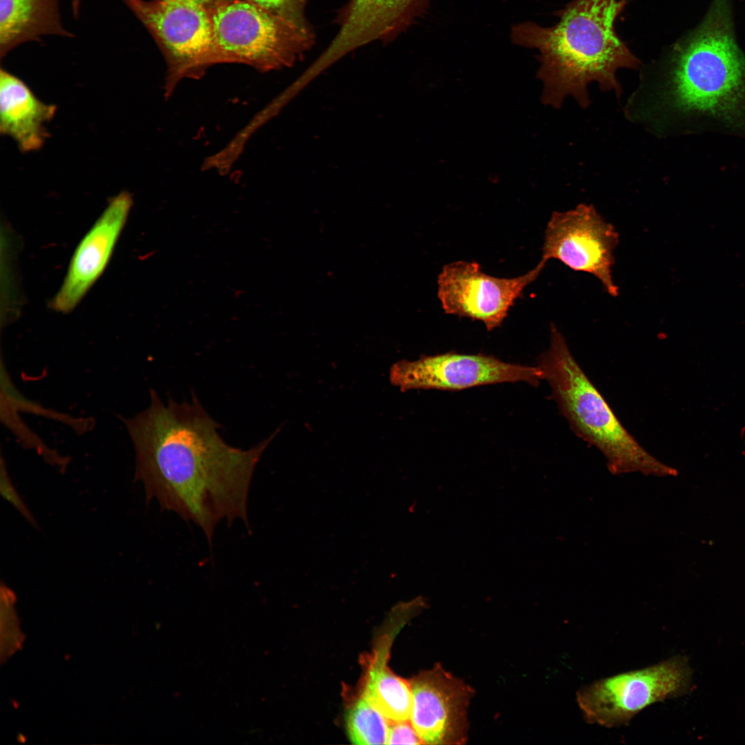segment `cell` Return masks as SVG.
<instances>
[{"label": "cell", "instance_id": "6da1fadb", "mask_svg": "<svg viewBox=\"0 0 745 745\" xmlns=\"http://www.w3.org/2000/svg\"><path fill=\"white\" fill-rule=\"evenodd\" d=\"M150 395L147 408L122 418L135 450L134 479L143 485L147 502L155 499L161 509L194 522L210 542L222 520L247 525L255 469L279 430L243 450L222 439L219 424L195 395L167 404L155 390Z\"/></svg>", "mask_w": 745, "mask_h": 745}, {"label": "cell", "instance_id": "7a4b0ae2", "mask_svg": "<svg viewBox=\"0 0 745 745\" xmlns=\"http://www.w3.org/2000/svg\"><path fill=\"white\" fill-rule=\"evenodd\" d=\"M731 0H713L702 23L642 75L626 107L660 135L717 132L745 139V54Z\"/></svg>", "mask_w": 745, "mask_h": 745}, {"label": "cell", "instance_id": "3957f363", "mask_svg": "<svg viewBox=\"0 0 745 745\" xmlns=\"http://www.w3.org/2000/svg\"><path fill=\"white\" fill-rule=\"evenodd\" d=\"M626 4V0H574L557 12L559 21L553 26L526 22L513 28L515 43L539 52L537 77L543 82L544 104L558 108L572 97L586 108L592 82L619 97L616 72L637 69L641 63L615 29Z\"/></svg>", "mask_w": 745, "mask_h": 745}, {"label": "cell", "instance_id": "277c9868", "mask_svg": "<svg viewBox=\"0 0 745 745\" xmlns=\"http://www.w3.org/2000/svg\"><path fill=\"white\" fill-rule=\"evenodd\" d=\"M537 366L553 399L574 432L597 448L613 474L639 472L655 476L677 471L647 452L627 431L578 364L560 331L550 326L548 348Z\"/></svg>", "mask_w": 745, "mask_h": 745}, {"label": "cell", "instance_id": "5b68a950", "mask_svg": "<svg viewBox=\"0 0 745 745\" xmlns=\"http://www.w3.org/2000/svg\"><path fill=\"white\" fill-rule=\"evenodd\" d=\"M213 63H239L260 71L290 66L314 43L305 31L248 0H230L210 11Z\"/></svg>", "mask_w": 745, "mask_h": 745}, {"label": "cell", "instance_id": "8992f818", "mask_svg": "<svg viewBox=\"0 0 745 745\" xmlns=\"http://www.w3.org/2000/svg\"><path fill=\"white\" fill-rule=\"evenodd\" d=\"M692 675L688 658L677 655L584 686L576 700L587 723L619 727L650 705L688 693Z\"/></svg>", "mask_w": 745, "mask_h": 745}, {"label": "cell", "instance_id": "52a82bcc", "mask_svg": "<svg viewBox=\"0 0 745 745\" xmlns=\"http://www.w3.org/2000/svg\"><path fill=\"white\" fill-rule=\"evenodd\" d=\"M157 42L166 61L165 95L184 78H199L213 65L210 12L171 0H123Z\"/></svg>", "mask_w": 745, "mask_h": 745}, {"label": "cell", "instance_id": "ba28073f", "mask_svg": "<svg viewBox=\"0 0 745 745\" xmlns=\"http://www.w3.org/2000/svg\"><path fill=\"white\" fill-rule=\"evenodd\" d=\"M619 234L592 205L554 212L547 223L540 261H560L575 271L595 276L613 297L619 288L612 276Z\"/></svg>", "mask_w": 745, "mask_h": 745}, {"label": "cell", "instance_id": "9c48e42d", "mask_svg": "<svg viewBox=\"0 0 745 745\" xmlns=\"http://www.w3.org/2000/svg\"><path fill=\"white\" fill-rule=\"evenodd\" d=\"M391 384L402 391L411 389L460 390L504 382L537 386L542 372L537 366L505 362L492 355L450 352L401 360L390 370Z\"/></svg>", "mask_w": 745, "mask_h": 745}, {"label": "cell", "instance_id": "30bf717a", "mask_svg": "<svg viewBox=\"0 0 745 745\" xmlns=\"http://www.w3.org/2000/svg\"><path fill=\"white\" fill-rule=\"evenodd\" d=\"M546 264L513 278L484 272L476 262L457 261L445 265L438 276L437 296L446 313L482 321L490 331L499 326L509 309Z\"/></svg>", "mask_w": 745, "mask_h": 745}, {"label": "cell", "instance_id": "8fae6325", "mask_svg": "<svg viewBox=\"0 0 745 745\" xmlns=\"http://www.w3.org/2000/svg\"><path fill=\"white\" fill-rule=\"evenodd\" d=\"M409 681L413 693L410 721L424 744H465L474 688L440 663Z\"/></svg>", "mask_w": 745, "mask_h": 745}, {"label": "cell", "instance_id": "7c38bea8", "mask_svg": "<svg viewBox=\"0 0 745 745\" xmlns=\"http://www.w3.org/2000/svg\"><path fill=\"white\" fill-rule=\"evenodd\" d=\"M428 0H349L339 12V29L315 61L319 70L368 43L386 42L408 28Z\"/></svg>", "mask_w": 745, "mask_h": 745}, {"label": "cell", "instance_id": "4fadbf2b", "mask_svg": "<svg viewBox=\"0 0 745 745\" xmlns=\"http://www.w3.org/2000/svg\"><path fill=\"white\" fill-rule=\"evenodd\" d=\"M133 200L127 191L112 197L75 249L63 283L50 302L56 312L68 313L80 303L107 266L126 224Z\"/></svg>", "mask_w": 745, "mask_h": 745}, {"label": "cell", "instance_id": "5bb4252c", "mask_svg": "<svg viewBox=\"0 0 745 745\" xmlns=\"http://www.w3.org/2000/svg\"><path fill=\"white\" fill-rule=\"evenodd\" d=\"M57 106L40 100L20 78L1 68L0 133L12 139L21 152L39 150L49 137L46 124Z\"/></svg>", "mask_w": 745, "mask_h": 745}, {"label": "cell", "instance_id": "9a60e30c", "mask_svg": "<svg viewBox=\"0 0 745 745\" xmlns=\"http://www.w3.org/2000/svg\"><path fill=\"white\" fill-rule=\"evenodd\" d=\"M60 0H0V57L43 37H71L61 19Z\"/></svg>", "mask_w": 745, "mask_h": 745}, {"label": "cell", "instance_id": "2e32d148", "mask_svg": "<svg viewBox=\"0 0 745 745\" xmlns=\"http://www.w3.org/2000/svg\"><path fill=\"white\" fill-rule=\"evenodd\" d=\"M388 652L386 646L375 653L362 695L390 722L410 720L413 705L410 683L388 668Z\"/></svg>", "mask_w": 745, "mask_h": 745}, {"label": "cell", "instance_id": "e0dca14e", "mask_svg": "<svg viewBox=\"0 0 745 745\" xmlns=\"http://www.w3.org/2000/svg\"><path fill=\"white\" fill-rule=\"evenodd\" d=\"M345 719L348 736L352 744H386L390 722L363 695L348 709Z\"/></svg>", "mask_w": 745, "mask_h": 745}, {"label": "cell", "instance_id": "ac0fdd59", "mask_svg": "<svg viewBox=\"0 0 745 745\" xmlns=\"http://www.w3.org/2000/svg\"><path fill=\"white\" fill-rule=\"evenodd\" d=\"M1 368L2 381L5 384L4 386H1V388L4 389V391H3L2 390L1 393H3L5 397H3V396H1V397L11 402L12 404H13L12 405V407L16 408H21V410H32V412L35 413L36 414L48 416L50 417V418L66 423V424L70 426L77 433H83L89 429L90 425V420H88V419H77L70 415L61 414L59 413H57L56 411L48 410L47 408H43V407H41L38 404L33 403L29 401L25 397H23L14 388V386L10 380L7 371L3 369L2 366ZM6 404L11 406V405L8 404Z\"/></svg>", "mask_w": 745, "mask_h": 745}, {"label": "cell", "instance_id": "d6986e66", "mask_svg": "<svg viewBox=\"0 0 745 745\" xmlns=\"http://www.w3.org/2000/svg\"><path fill=\"white\" fill-rule=\"evenodd\" d=\"M248 1L305 31L313 32L306 16L308 0Z\"/></svg>", "mask_w": 745, "mask_h": 745}, {"label": "cell", "instance_id": "ffe728a7", "mask_svg": "<svg viewBox=\"0 0 745 745\" xmlns=\"http://www.w3.org/2000/svg\"><path fill=\"white\" fill-rule=\"evenodd\" d=\"M0 492L2 497L10 503L30 524L36 528H39L34 517L25 504L12 484L2 455L0 465Z\"/></svg>", "mask_w": 745, "mask_h": 745}, {"label": "cell", "instance_id": "44dd1931", "mask_svg": "<svg viewBox=\"0 0 745 745\" xmlns=\"http://www.w3.org/2000/svg\"><path fill=\"white\" fill-rule=\"evenodd\" d=\"M386 744H424L410 720L390 722Z\"/></svg>", "mask_w": 745, "mask_h": 745}, {"label": "cell", "instance_id": "7402d4cb", "mask_svg": "<svg viewBox=\"0 0 745 745\" xmlns=\"http://www.w3.org/2000/svg\"><path fill=\"white\" fill-rule=\"evenodd\" d=\"M195 4L206 8L210 12L218 6L230 0H171Z\"/></svg>", "mask_w": 745, "mask_h": 745}, {"label": "cell", "instance_id": "603a6c76", "mask_svg": "<svg viewBox=\"0 0 745 745\" xmlns=\"http://www.w3.org/2000/svg\"><path fill=\"white\" fill-rule=\"evenodd\" d=\"M83 0H71L72 12L75 17H78Z\"/></svg>", "mask_w": 745, "mask_h": 745}]
</instances>
